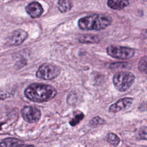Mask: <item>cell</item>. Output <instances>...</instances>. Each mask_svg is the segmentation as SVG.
Instances as JSON below:
<instances>
[{
  "label": "cell",
  "mask_w": 147,
  "mask_h": 147,
  "mask_svg": "<svg viewBox=\"0 0 147 147\" xmlns=\"http://www.w3.org/2000/svg\"><path fill=\"white\" fill-rule=\"evenodd\" d=\"M24 95L33 102H44L53 99L57 95V90L50 84L34 83L26 87Z\"/></svg>",
  "instance_id": "obj_1"
},
{
  "label": "cell",
  "mask_w": 147,
  "mask_h": 147,
  "mask_svg": "<svg viewBox=\"0 0 147 147\" xmlns=\"http://www.w3.org/2000/svg\"><path fill=\"white\" fill-rule=\"evenodd\" d=\"M112 22L110 17L103 14H92L80 18L78 26L84 30H100L109 26Z\"/></svg>",
  "instance_id": "obj_2"
},
{
  "label": "cell",
  "mask_w": 147,
  "mask_h": 147,
  "mask_svg": "<svg viewBox=\"0 0 147 147\" xmlns=\"http://www.w3.org/2000/svg\"><path fill=\"white\" fill-rule=\"evenodd\" d=\"M134 75L127 71H121L115 74L113 79L115 88L120 92H125L133 85L135 81Z\"/></svg>",
  "instance_id": "obj_3"
},
{
  "label": "cell",
  "mask_w": 147,
  "mask_h": 147,
  "mask_svg": "<svg viewBox=\"0 0 147 147\" xmlns=\"http://www.w3.org/2000/svg\"><path fill=\"white\" fill-rule=\"evenodd\" d=\"M61 72L59 67L53 64L44 63L36 72V76L43 80H52L58 77Z\"/></svg>",
  "instance_id": "obj_4"
},
{
  "label": "cell",
  "mask_w": 147,
  "mask_h": 147,
  "mask_svg": "<svg viewBox=\"0 0 147 147\" xmlns=\"http://www.w3.org/2000/svg\"><path fill=\"white\" fill-rule=\"evenodd\" d=\"M107 54L111 57L118 59H129L135 54V50L131 48L109 45L106 48Z\"/></svg>",
  "instance_id": "obj_5"
},
{
  "label": "cell",
  "mask_w": 147,
  "mask_h": 147,
  "mask_svg": "<svg viewBox=\"0 0 147 147\" xmlns=\"http://www.w3.org/2000/svg\"><path fill=\"white\" fill-rule=\"evenodd\" d=\"M21 114L24 119L30 123L38 122L41 116L40 110L32 106H25L22 107L21 110Z\"/></svg>",
  "instance_id": "obj_6"
},
{
  "label": "cell",
  "mask_w": 147,
  "mask_h": 147,
  "mask_svg": "<svg viewBox=\"0 0 147 147\" xmlns=\"http://www.w3.org/2000/svg\"><path fill=\"white\" fill-rule=\"evenodd\" d=\"M133 102V98L125 97L121 98L109 107V111L115 113L122 110H125L131 106Z\"/></svg>",
  "instance_id": "obj_7"
},
{
  "label": "cell",
  "mask_w": 147,
  "mask_h": 147,
  "mask_svg": "<svg viewBox=\"0 0 147 147\" xmlns=\"http://www.w3.org/2000/svg\"><path fill=\"white\" fill-rule=\"evenodd\" d=\"M28 37V33L22 30L17 29L14 30L11 34L9 36L7 43L9 45L17 46L22 44Z\"/></svg>",
  "instance_id": "obj_8"
},
{
  "label": "cell",
  "mask_w": 147,
  "mask_h": 147,
  "mask_svg": "<svg viewBox=\"0 0 147 147\" xmlns=\"http://www.w3.org/2000/svg\"><path fill=\"white\" fill-rule=\"evenodd\" d=\"M25 10L32 18L39 17L43 12V9L41 5L37 2H33L29 3L25 7Z\"/></svg>",
  "instance_id": "obj_9"
},
{
  "label": "cell",
  "mask_w": 147,
  "mask_h": 147,
  "mask_svg": "<svg viewBox=\"0 0 147 147\" xmlns=\"http://www.w3.org/2000/svg\"><path fill=\"white\" fill-rule=\"evenodd\" d=\"M129 3V0H107L108 6L114 10H122Z\"/></svg>",
  "instance_id": "obj_10"
},
{
  "label": "cell",
  "mask_w": 147,
  "mask_h": 147,
  "mask_svg": "<svg viewBox=\"0 0 147 147\" xmlns=\"http://www.w3.org/2000/svg\"><path fill=\"white\" fill-rule=\"evenodd\" d=\"M24 142L21 140L14 138H7L0 142V146H23Z\"/></svg>",
  "instance_id": "obj_11"
},
{
  "label": "cell",
  "mask_w": 147,
  "mask_h": 147,
  "mask_svg": "<svg viewBox=\"0 0 147 147\" xmlns=\"http://www.w3.org/2000/svg\"><path fill=\"white\" fill-rule=\"evenodd\" d=\"M78 40L79 42L84 43V44H90V43H95L100 41V39L98 36L92 35V34H82L80 35Z\"/></svg>",
  "instance_id": "obj_12"
},
{
  "label": "cell",
  "mask_w": 147,
  "mask_h": 147,
  "mask_svg": "<svg viewBox=\"0 0 147 147\" xmlns=\"http://www.w3.org/2000/svg\"><path fill=\"white\" fill-rule=\"evenodd\" d=\"M72 7V3L71 0H59L57 8L62 13L67 12L71 10Z\"/></svg>",
  "instance_id": "obj_13"
},
{
  "label": "cell",
  "mask_w": 147,
  "mask_h": 147,
  "mask_svg": "<svg viewBox=\"0 0 147 147\" xmlns=\"http://www.w3.org/2000/svg\"><path fill=\"white\" fill-rule=\"evenodd\" d=\"M84 115L83 113L80 111H76L74 116L73 117V118L69 122V125L72 126H75L77 125L82 121V119L84 118Z\"/></svg>",
  "instance_id": "obj_14"
},
{
  "label": "cell",
  "mask_w": 147,
  "mask_h": 147,
  "mask_svg": "<svg viewBox=\"0 0 147 147\" xmlns=\"http://www.w3.org/2000/svg\"><path fill=\"white\" fill-rule=\"evenodd\" d=\"M107 141L113 146H117L119 144V138L113 133H109L106 136Z\"/></svg>",
  "instance_id": "obj_15"
},
{
  "label": "cell",
  "mask_w": 147,
  "mask_h": 147,
  "mask_svg": "<svg viewBox=\"0 0 147 147\" xmlns=\"http://www.w3.org/2000/svg\"><path fill=\"white\" fill-rule=\"evenodd\" d=\"M104 122L105 121L103 119H102L100 117L98 116H96L90 119V121L88 122V126L90 127L94 128L98 126L99 125H102Z\"/></svg>",
  "instance_id": "obj_16"
},
{
  "label": "cell",
  "mask_w": 147,
  "mask_h": 147,
  "mask_svg": "<svg viewBox=\"0 0 147 147\" xmlns=\"http://www.w3.org/2000/svg\"><path fill=\"white\" fill-rule=\"evenodd\" d=\"M138 69L140 71L146 73V56L142 57L138 63Z\"/></svg>",
  "instance_id": "obj_17"
},
{
  "label": "cell",
  "mask_w": 147,
  "mask_h": 147,
  "mask_svg": "<svg viewBox=\"0 0 147 147\" xmlns=\"http://www.w3.org/2000/svg\"><path fill=\"white\" fill-rule=\"evenodd\" d=\"M76 102V96L73 92L68 94L67 97V103L71 105H74Z\"/></svg>",
  "instance_id": "obj_18"
},
{
  "label": "cell",
  "mask_w": 147,
  "mask_h": 147,
  "mask_svg": "<svg viewBox=\"0 0 147 147\" xmlns=\"http://www.w3.org/2000/svg\"><path fill=\"white\" fill-rule=\"evenodd\" d=\"M138 138L141 140H146V129L145 127L144 129H141L140 131L138 133L137 136Z\"/></svg>",
  "instance_id": "obj_19"
},
{
  "label": "cell",
  "mask_w": 147,
  "mask_h": 147,
  "mask_svg": "<svg viewBox=\"0 0 147 147\" xmlns=\"http://www.w3.org/2000/svg\"><path fill=\"white\" fill-rule=\"evenodd\" d=\"M11 96V94L9 92L3 91H0V99H5Z\"/></svg>",
  "instance_id": "obj_20"
}]
</instances>
